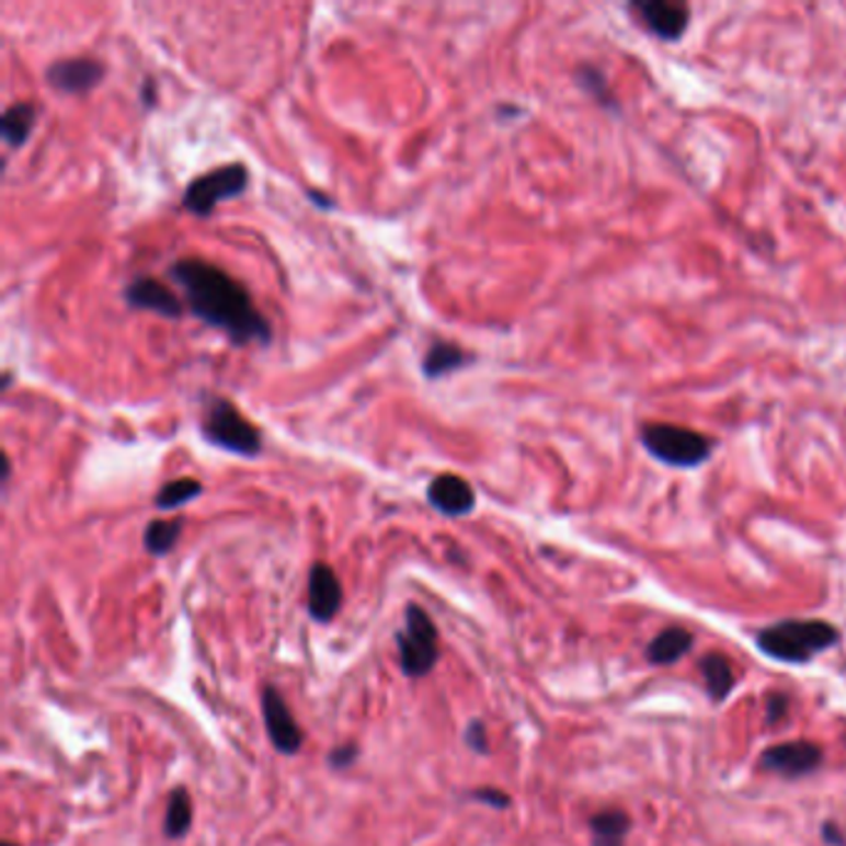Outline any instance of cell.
Listing matches in <instances>:
<instances>
[{
    "label": "cell",
    "mask_w": 846,
    "mask_h": 846,
    "mask_svg": "<svg viewBox=\"0 0 846 846\" xmlns=\"http://www.w3.org/2000/svg\"><path fill=\"white\" fill-rule=\"evenodd\" d=\"M261 712L266 722V732L274 747L281 755H296L304 747V732H300L294 712L274 685H263L261 690Z\"/></svg>",
    "instance_id": "52a82bcc"
},
{
    "label": "cell",
    "mask_w": 846,
    "mask_h": 846,
    "mask_svg": "<svg viewBox=\"0 0 846 846\" xmlns=\"http://www.w3.org/2000/svg\"><path fill=\"white\" fill-rule=\"evenodd\" d=\"M3 846H18V844H13V842H5Z\"/></svg>",
    "instance_id": "f1b7e54d"
},
{
    "label": "cell",
    "mask_w": 846,
    "mask_h": 846,
    "mask_svg": "<svg viewBox=\"0 0 846 846\" xmlns=\"http://www.w3.org/2000/svg\"><path fill=\"white\" fill-rule=\"evenodd\" d=\"M35 119H37V112L31 102H18V105L8 107L3 112V122H0V132H3L5 145L8 147L25 145V139L31 137V132L35 127Z\"/></svg>",
    "instance_id": "e0dca14e"
},
{
    "label": "cell",
    "mask_w": 846,
    "mask_h": 846,
    "mask_svg": "<svg viewBox=\"0 0 846 846\" xmlns=\"http://www.w3.org/2000/svg\"><path fill=\"white\" fill-rule=\"evenodd\" d=\"M202 482H196V479H174V482H167L162 489L157 492V506L159 510H180V506L194 502L196 496L202 494Z\"/></svg>",
    "instance_id": "ffe728a7"
},
{
    "label": "cell",
    "mask_w": 846,
    "mask_h": 846,
    "mask_svg": "<svg viewBox=\"0 0 846 846\" xmlns=\"http://www.w3.org/2000/svg\"><path fill=\"white\" fill-rule=\"evenodd\" d=\"M202 435L231 455L256 457L261 453V432L227 398L209 400L202 418Z\"/></svg>",
    "instance_id": "3957f363"
},
{
    "label": "cell",
    "mask_w": 846,
    "mask_h": 846,
    "mask_svg": "<svg viewBox=\"0 0 846 846\" xmlns=\"http://www.w3.org/2000/svg\"><path fill=\"white\" fill-rule=\"evenodd\" d=\"M465 363H467V353L462 351V347L455 345V343H447V341H437L425 353V361H422V373H425L430 380H439V378H445V375L462 368Z\"/></svg>",
    "instance_id": "9a60e30c"
},
{
    "label": "cell",
    "mask_w": 846,
    "mask_h": 846,
    "mask_svg": "<svg viewBox=\"0 0 846 846\" xmlns=\"http://www.w3.org/2000/svg\"><path fill=\"white\" fill-rule=\"evenodd\" d=\"M427 502L445 516H465L475 510L477 496L467 479L459 475H439L427 487Z\"/></svg>",
    "instance_id": "4fadbf2b"
},
{
    "label": "cell",
    "mask_w": 846,
    "mask_h": 846,
    "mask_svg": "<svg viewBox=\"0 0 846 846\" xmlns=\"http://www.w3.org/2000/svg\"><path fill=\"white\" fill-rule=\"evenodd\" d=\"M247 186H249V169L239 162H233V164L214 169L209 174L196 176V180L186 186L182 204L190 214L199 216V219H206V216H211L216 206L243 194Z\"/></svg>",
    "instance_id": "8992f818"
},
{
    "label": "cell",
    "mask_w": 846,
    "mask_h": 846,
    "mask_svg": "<svg viewBox=\"0 0 846 846\" xmlns=\"http://www.w3.org/2000/svg\"><path fill=\"white\" fill-rule=\"evenodd\" d=\"M182 519H155L145 529V549L152 557H164L174 549V544L182 537Z\"/></svg>",
    "instance_id": "d6986e66"
},
{
    "label": "cell",
    "mask_w": 846,
    "mask_h": 846,
    "mask_svg": "<svg viewBox=\"0 0 846 846\" xmlns=\"http://www.w3.org/2000/svg\"><path fill=\"white\" fill-rule=\"evenodd\" d=\"M700 671L705 675V688H708L712 700H725L735 688V671L725 655L710 653L700 661Z\"/></svg>",
    "instance_id": "2e32d148"
},
{
    "label": "cell",
    "mask_w": 846,
    "mask_h": 846,
    "mask_svg": "<svg viewBox=\"0 0 846 846\" xmlns=\"http://www.w3.org/2000/svg\"><path fill=\"white\" fill-rule=\"evenodd\" d=\"M822 836H824V839L830 842V844H834V846H844V836H842L839 830H836L834 824H824V826H822Z\"/></svg>",
    "instance_id": "484cf974"
},
{
    "label": "cell",
    "mask_w": 846,
    "mask_h": 846,
    "mask_svg": "<svg viewBox=\"0 0 846 846\" xmlns=\"http://www.w3.org/2000/svg\"><path fill=\"white\" fill-rule=\"evenodd\" d=\"M343 606V586L328 563H313L308 576V610L318 624H331Z\"/></svg>",
    "instance_id": "30bf717a"
},
{
    "label": "cell",
    "mask_w": 846,
    "mask_h": 846,
    "mask_svg": "<svg viewBox=\"0 0 846 846\" xmlns=\"http://www.w3.org/2000/svg\"><path fill=\"white\" fill-rule=\"evenodd\" d=\"M643 442L658 459L673 467H695L705 462L712 453L710 437L681 425H667V422L645 425Z\"/></svg>",
    "instance_id": "5b68a950"
},
{
    "label": "cell",
    "mask_w": 846,
    "mask_h": 846,
    "mask_svg": "<svg viewBox=\"0 0 846 846\" xmlns=\"http://www.w3.org/2000/svg\"><path fill=\"white\" fill-rule=\"evenodd\" d=\"M633 13H638L648 31L665 37V41L681 37L690 18L688 5L673 3V0H641V3H633Z\"/></svg>",
    "instance_id": "7c38bea8"
},
{
    "label": "cell",
    "mask_w": 846,
    "mask_h": 846,
    "mask_svg": "<svg viewBox=\"0 0 846 846\" xmlns=\"http://www.w3.org/2000/svg\"><path fill=\"white\" fill-rule=\"evenodd\" d=\"M355 757H358V747L343 745V747H335L328 759H331L333 767H351L355 763Z\"/></svg>",
    "instance_id": "cb8c5ba5"
},
{
    "label": "cell",
    "mask_w": 846,
    "mask_h": 846,
    "mask_svg": "<svg viewBox=\"0 0 846 846\" xmlns=\"http://www.w3.org/2000/svg\"><path fill=\"white\" fill-rule=\"evenodd\" d=\"M785 712H787L785 695H769L767 698V722H777L779 718H785Z\"/></svg>",
    "instance_id": "d4e9b609"
},
{
    "label": "cell",
    "mask_w": 846,
    "mask_h": 846,
    "mask_svg": "<svg viewBox=\"0 0 846 846\" xmlns=\"http://www.w3.org/2000/svg\"><path fill=\"white\" fill-rule=\"evenodd\" d=\"M174 284L184 290L186 306L206 325L219 328L231 343H268L271 325L263 318L249 290L227 271L204 259H180L169 268Z\"/></svg>",
    "instance_id": "6da1fadb"
},
{
    "label": "cell",
    "mask_w": 846,
    "mask_h": 846,
    "mask_svg": "<svg viewBox=\"0 0 846 846\" xmlns=\"http://www.w3.org/2000/svg\"><path fill=\"white\" fill-rule=\"evenodd\" d=\"M465 740H467V745L472 747L475 752H479V755H484V752L489 750V747H487L489 742H487V728H484V722H482V720H472V722H469L467 732H465Z\"/></svg>",
    "instance_id": "7402d4cb"
},
{
    "label": "cell",
    "mask_w": 846,
    "mask_h": 846,
    "mask_svg": "<svg viewBox=\"0 0 846 846\" xmlns=\"http://www.w3.org/2000/svg\"><path fill=\"white\" fill-rule=\"evenodd\" d=\"M839 641V633L826 620H779L757 636V645L775 661L804 665L816 653L832 648Z\"/></svg>",
    "instance_id": "7a4b0ae2"
},
{
    "label": "cell",
    "mask_w": 846,
    "mask_h": 846,
    "mask_svg": "<svg viewBox=\"0 0 846 846\" xmlns=\"http://www.w3.org/2000/svg\"><path fill=\"white\" fill-rule=\"evenodd\" d=\"M628 830H631V820L620 810H606L591 820V832H594V836H618V839H624Z\"/></svg>",
    "instance_id": "44dd1931"
},
{
    "label": "cell",
    "mask_w": 846,
    "mask_h": 846,
    "mask_svg": "<svg viewBox=\"0 0 846 846\" xmlns=\"http://www.w3.org/2000/svg\"><path fill=\"white\" fill-rule=\"evenodd\" d=\"M45 78L50 88L65 92V95H84L105 78V65L95 58H65L55 60Z\"/></svg>",
    "instance_id": "9c48e42d"
},
{
    "label": "cell",
    "mask_w": 846,
    "mask_h": 846,
    "mask_svg": "<svg viewBox=\"0 0 846 846\" xmlns=\"http://www.w3.org/2000/svg\"><path fill=\"white\" fill-rule=\"evenodd\" d=\"M472 797L477 799V802H484L489 807H500V810H506L510 807V797H506L504 792H500V789H477V792H472Z\"/></svg>",
    "instance_id": "603a6c76"
},
{
    "label": "cell",
    "mask_w": 846,
    "mask_h": 846,
    "mask_svg": "<svg viewBox=\"0 0 846 846\" xmlns=\"http://www.w3.org/2000/svg\"><path fill=\"white\" fill-rule=\"evenodd\" d=\"M759 765H763V769H767V773H775L782 777H802L814 773V769L822 765V750L816 747L814 742H804V740L782 742V745L765 750Z\"/></svg>",
    "instance_id": "ba28073f"
},
{
    "label": "cell",
    "mask_w": 846,
    "mask_h": 846,
    "mask_svg": "<svg viewBox=\"0 0 846 846\" xmlns=\"http://www.w3.org/2000/svg\"><path fill=\"white\" fill-rule=\"evenodd\" d=\"M437 628L432 624L425 608L410 604L405 608V628L395 636L400 655V671L408 678H425L437 665L439 648H437Z\"/></svg>",
    "instance_id": "277c9868"
},
{
    "label": "cell",
    "mask_w": 846,
    "mask_h": 846,
    "mask_svg": "<svg viewBox=\"0 0 846 846\" xmlns=\"http://www.w3.org/2000/svg\"><path fill=\"white\" fill-rule=\"evenodd\" d=\"M125 300L132 308L139 310H152V313L167 316V318H180L184 313V306L180 296L172 288H167L162 281L152 276H137L125 288Z\"/></svg>",
    "instance_id": "8fae6325"
},
{
    "label": "cell",
    "mask_w": 846,
    "mask_h": 846,
    "mask_svg": "<svg viewBox=\"0 0 846 846\" xmlns=\"http://www.w3.org/2000/svg\"><path fill=\"white\" fill-rule=\"evenodd\" d=\"M693 645V633L685 631L681 626L665 628V631L658 633L651 645H648V661L655 665H671L675 661L690 651Z\"/></svg>",
    "instance_id": "5bb4252c"
},
{
    "label": "cell",
    "mask_w": 846,
    "mask_h": 846,
    "mask_svg": "<svg viewBox=\"0 0 846 846\" xmlns=\"http://www.w3.org/2000/svg\"><path fill=\"white\" fill-rule=\"evenodd\" d=\"M192 826V799L184 787L174 789L169 797L167 814H164V834L169 839H182Z\"/></svg>",
    "instance_id": "ac0fdd59"
},
{
    "label": "cell",
    "mask_w": 846,
    "mask_h": 846,
    "mask_svg": "<svg viewBox=\"0 0 846 846\" xmlns=\"http://www.w3.org/2000/svg\"><path fill=\"white\" fill-rule=\"evenodd\" d=\"M142 100H145V105H147V107H152V105H155V84H152V80H147V82H145V88H142Z\"/></svg>",
    "instance_id": "83f0119b"
},
{
    "label": "cell",
    "mask_w": 846,
    "mask_h": 846,
    "mask_svg": "<svg viewBox=\"0 0 846 846\" xmlns=\"http://www.w3.org/2000/svg\"><path fill=\"white\" fill-rule=\"evenodd\" d=\"M594 846H624V839H618V836H594Z\"/></svg>",
    "instance_id": "4316f807"
}]
</instances>
